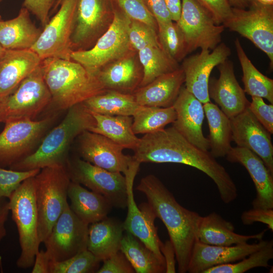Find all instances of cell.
Listing matches in <instances>:
<instances>
[{"label":"cell","mask_w":273,"mask_h":273,"mask_svg":"<svg viewBox=\"0 0 273 273\" xmlns=\"http://www.w3.org/2000/svg\"><path fill=\"white\" fill-rule=\"evenodd\" d=\"M78 136L81 157L96 166L124 175L135 161L123 153L122 147L104 135L85 130Z\"/></svg>","instance_id":"18"},{"label":"cell","mask_w":273,"mask_h":273,"mask_svg":"<svg viewBox=\"0 0 273 273\" xmlns=\"http://www.w3.org/2000/svg\"><path fill=\"white\" fill-rule=\"evenodd\" d=\"M118 7L130 20L146 24L158 30L157 23L143 0H114Z\"/></svg>","instance_id":"43"},{"label":"cell","mask_w":273,"mask_h":273,"mask_svg":"<svg viewBox=\"0 0 273 273\" xmlns=\"http://www.w3.org/2000/svg\"><path fill=\"white\" fill-rule=\"evenodd\" d=\"M158 36L163 51L178 62L189 53L184 34L176 22L157 23Z\"/></svg>","instance_id":"38"},{"label":"cell","mask_w":273,"mask_h":273,"mask_svg":"<svg viewBox=\"0 0 273 273\" xmlns=\"http://www.w3.org/2000/svg\"><path fill=\"white\" fill-rule=\"evenodd\" d=\"M38 238L43 243L64 210L70 179L66 167H46L35 176Z\"/></svg>","instance_id":"6"},{"label":"cell","mask_w":273,"mask_h":273,"mask_svg":"<svg viewBox=\"0 0 273 273\" xmlns=\"http://www.w3.org/2000/svg\"><path fill=\"white\" fill-rule=\"evenodd\" d=\"M97 273H134L135 271L124 254L120 251L103 261Z\"/></svg>","instance_id":"46"},{"label":"cell","mask_w":273,"mask_h":273,"mask_svg":"<svg viewBox=\"0 0 273 273\" xmlns=\"http://www.w3.org/2000/svg\"><path fill=\"white\" fill-rule=\"evenodd\" d=\"M160 251L165 263V272L174 273L175 269V253L173 246L170 240L162 243Z\"/></svg>","instance_id":"50"},{"label":"cell","mask_w":273,"mask_h":273,"mask_svg":"<svg viewBox=\"0 0 273 273\" xmlns=\"http://www.w3.org/2000/svg\"><path fill=\"white\" fill-rule=\"evenodd\" d=\"M241 219L244 225H251L256 222L264 223L273 231V208H252L244 211Z\"/></svg>","instance_id":"48"},{"label":"cell","mask_w":273,"mask_h":273,"mask_svg":"<svg viewBox=\"0 0 273 273\" xmlns=\"http://www.w3.org/2000/svg\"><path fill=\"white\" fill-rule=\"evenodd\" d=\"M114 0H76L71 35L72 51L92 48L114 17Z\"/></svg>","instance_id":"11"},{"label":"cell","mask_w":273,"mask_h":273,"mask_svg":"<svg viewBox=\"0 0 273 273\" xmlns=\"http://www.w3.org/2000/svg\"><path fill=\"white\" fill-rule=\"evenodd\" d=\"M66 168L71 181L103 195L113 207H127V180L122 173L107 170L80 158L68 159Z\"/></svg>","instance_id":"10"},{"label":"cell","mask_w":273,"mask_h":273,"mask_svg":"<svg viewBox=\"0 0 273 273\" xmlns=\"http://www.w3.org/2000/svg\"><path fill=\"white\" fill-rule=\"evenodd\" d=\"M207 11L217 25H223L232 16V7L228 0H195Z\"/></svg>","instance_id":"44"},{"label":"cell","mask_w":273,"mask_h":273,"mask_svg":"<svg viewBox=\"0 0 273 273\" xmlns=\"http://www.w3.org/2000/svg\"><path fill=\"white\" fill-rule=\"evenodd\" d=\"M2 0H0V3L2 2Z\"/></svg>","instance_id":"59"},{"label":"cell","mask_w":273,"mask_h":273,"mask_svg":"<svg viewBox=\"0 0 273 273\" xmlns=\"http://www.w3.org/2000/svg\"><path fill=\"white\" fill-rule=\"evenodd\" d=\"M272 258L273 241L271 240L262 248L238 262L214 266L203 273H243L255 267H267L269 261Z\"/></svg>","instance_id":"39"},{"label":"cell","mask_w":273,"mask_h":273,"mask_svg":"<svg viewBox=\"0 0 273 273\" xmlns=\"http://www.w3.org/2000/svg\"><path fill=\"white\" fill-rule=\"evenodd\" d=\"M20 119L5 122L0 133V166H11L32 153L55 119Z\"/></svg>","instance_id":"9"},{"label":"cell","mask_w":273,"mask_h":273,"mask_svg":"<svg viewBox=\"0 0 273 273\" xmlns=\"http://www.w3.org/2000/svg\"><path fill=\"white\" fill-rule=\"evenodd\" d=\"M249 9L232 8L224 27L246 37L264 52L273 64V7L251 0Z\"/></svg>","instance_id":"12"},{"label":"cell","mask_w":273,"mask_h":273,"mask_svg":"<svg viewBox=\"0 0 273 273\" xmlns=\"http://www.w3.org/2000/svg\"><path fill=\"white\" fill-rule=\"evenodd\" d=\"M225 157L228 161L243 165L252 179L256 192L253 208H273V173L262 160L251 151L238 146L232 147Z\"/></svg>","instance_id":"23"},{"label":"cell","mask_w":273,"mask_h":273,"mask_svg":"<svg viewBox=\"0 0 273 273\" xmlns=\"http://www.w3.org/2000/svg\"><path fill=\"white\" fill-rule=\"evenodd\" d=\"M170 14L171 20L177 22L181 10V0H164Z\"/></svg>","instance_id":"52"},{"label":"cell","mask_w":273,"mask_h":273,"mask_svg":"<svg viewBox=\"0 0 273 273\" xmlns=\"http://www.w3.org/2000/svg\"><path fill=\"white\" fill-rule=\"evenodd\" d=\"M51 100L40 65L0 102V122L34 119L51 104Z\"/></svg>","instance_id":"8"},{"label":"cell","mask_w":273,"mask_h":273,"mask_svg":"<svg viewBox=\"0 0 273 273\" xmlns=\"http://www.w3.org/2000/svg\"><path fill=\"white\" fill-rule=\"evenodd\" d=\"M267 242L261 239L253 244L216 246L198 241L193 248L187 272L203 273L214 266L236 262L259 250Z\"/></svg>","instance_id":"21"},{"label":"cell","mask_w":273,"mask_h":273,"mask_svg":"<svg viewBox=\"0 0 273 273\" xmlns=\"http://www.w3.org/2000/svg\"><path fill=\"white\" fill-rule=\"evenodd\" d=\"M203 108L209 127L210 153L215 158L225 157L232 147L230 118L211 102L203 104Z\"/></svg>","instance_id":"32"},{"label":"cell","mask_w":273,"mask_h":273,"mask_svg":"<svg viewBox=\"0 0 273 273\" xmlns=\"http://www.w3.org/2000/svg\"><path fill=\"white\" fill-rule=\"evenodd\" d=\"M120 250L136 273L165 272V263L138 238L126 232L123 235Z\"/></svg>","instance_id":"33"},{"label":"cell","mask_w":273,"mask_h":273,"mask_svg":"<svg viewBox=\"0 0 273 273\" xmlns=\"http://www.w3.org/2000/svg\"><path fill=\"white\" fill-rule=\"evenodd\" d=\"M157 23L172 21L164 0H143Z\"/></svg>","instance_id":"49"},{"label":"cell","mask_w":273,"mask_h":273,"mask_svg":"<svg viewBox=\"0 0 273 273\" xmlns=\"http://www.w3.org/2000/svg\"><path fill=\"white\" fill-rule=\"evenodd\" d=\"M41 62L30 49L5 50L0 58V102L11 94Z\"/></svg>","instance_id":"24"},{"label":"cell","mask_w":273,"mask_h":273,"mask_svg":"<svg viewBox=\"0 0 273 273\" xmlns=\"http://www.w3.org/2000/svg\"><path fill=\"white\" fill-rule=\"evenodd\" d=\"M62 0H57V3L55 5V6H54V8H53V10H56L57 9V8H58V7H59L61 3L62 2Z\"/></svg>","instance_id":"57"},{"label":"cell","mask_w":273,"mask_h":273,"mask_svg":"<svg viewBox=\"0 0 273 273\" xmlns=\"http://www.w3.org/2000/svg\"><path fill=\"white\" fill-rule=\"evenodd\" d=\"M30 12L22 7L15 18L0 21V44L6 50L31 49L42 30L30 17Z\"/></svg>","instance_id":"30"},{"label":"cell","mask_w":273,"mask_h":273,"mask_svg":"<svg viewBox=\"0 0 273 273\" xmlns=\"http://www.w3.org/2000/svg\"><path fill=\"white\" fill-rule=\"evenodd\" d=\"M217 67L219 77L218 79L210 78L209 97L231 118L248 107L250 102L237 80L232 62L226 60Z\"/></svg>","instance_id":"22"},{"label":"cell","mask_w":273,"mask_h":273,"mask_svg":"<svg viewBox=\"0 0 273 273\" xmlns=\"http://www.w3.org/2000/svg\"><path fill=\"white\" fill-rule=\"evenodd\" d=\"M2 18L0 16V21L2 20ZM5 51V50L2 47L1 44H0V58L2 56L3 54L4 53Z\"/></svg>","instance_id":"56"},{"label":"cell","mask_w":273,"mask_h":273,"mask_svg":"<svg viewBox=\"0 0 273 273\" xmlns=\"http://www.w3.org/2000/svg\"><path fill=\"white\" fill-rule=\"evenodd\" d=\"M10 211L8 201L6 199L0 205V242L6 236L5 222Z\"/></svg>","instance_id":"53"},{"label":"cell","mask_w":273,"mask_h":273,"mask_svg":"<svg viewBox=\"0 0 273 273\" xmlns=\"http://www.w3.org/2000/svg\"><path fill=\"white\" fill-rule=\"evenodd\" d=\"M128 38L132 49L138 52L149 46H160L158 30L144 23L130 20Z\"/></svg>","instance_id":"41"},{"label":"cell","mask_w":273,"mask_h":273,"mask_svg":"<svg viewBox=\"0 0 273 273\" xmlns=\"http://www.w3.org/2000/svg\"><path fill=\"white\" fill-rule=\"evenodd\" d=\"M88 225L72 211L67 202L43 242L51 261H63L87 249Z\"/></svg>","instance_id":"14"},{"label":"cell","mask_w":273,"mask_h":273,"mask_svg":"<svg viewBox=\"0 0 273 273\" xmlns=\"http://www.w3.org/2000/svg\"><path fill=\"white\" fill-rule=\"evenodd\" d=\"M9 199V209L17 226L21 248L16 264L19 268H28L33 265L40 244L37 233L35 176L23 181Z\"/></svg>","instance_id":"5"},{"label":"cell","mask_w":273,"mask_h":273,"mask_svg":"<svg viewBox=\"0 0 273 273\" xmlns=\"http://www.w3.org/2000/svg\"><path fill=\"white\" fill-rule=\"evenodd\" d=\"M135 52L131 51L107 64L97 73L106 89L133 94L140 87L143 70Z\"/></svg>","instance_id":"25"},{"label":"cell","mask_w":273,"mask_h":273,"mask_svg":"<svg viewBox=\"0 0 273 273\" xmlns=\"http://www.w3.org/2000/svg\"><path fill=\"white\" fill-rule=\"evenodd\" d=\"M258 2L267 5H272L273 0H257Z\"/></svg>","instance_id":"55"},{"label":"cell","mask_w":273,"mask_h":273,"mask_svg":"<svg viewBox=\"0 0 273 273\" xmlns=\"http://www.w3.org/2000/svg\"><path fill=\"white\" fill-rule=\"evenodd\" d=\"M266 230L254 235H244L235 232L233 224L213 212L201 216L199 222L197 238L198 241L208 245L231 246L247 243L251 240H260Z\"/></svg>","instance_id":"27"},{"label":"cell","mask_w":273,"mask_h":273,"mask_svg":"<svg viewBox=\"0 0 273 273\" xmlns=\"http://www.w3.org/2000/svg\"><path fill=\"white\" fill-rule=\"evenodd\" d=\"M95 125L94 117L83 103L71 107L62 121L43 138L38 148L10 169L26 171L66 167L68 150L73 140Z\"/></svg>","instance_id":"3"},{"label":"cell","mask_w":273,"mask_h":273,"mask_svg":"<svg viewBox=\"0 0 273 273\" xmlns=\"http://www.w3.org/2000/svg\"><path fill=\"white\" fill-rule=\"evenodd\" d=\"M51 259L46 250H38L36 253L32 273H49Z\"/></svg>","instance_id":"51"},{"label":"cell","mask_w":273,"mask_h":273,"mask_svg":"<svg viewBox=\"0 0 273 273\" xmlns=\"http://www.w3.org/2000/svg\"><path fill=\"white\" fill-rule=\"evenodd\" d=\"M100 262L86 249L63 261H50L49 273L96 272Z\"/></svg>","instance_id":"40"},{"label":"cell","mask_w":273,"mask_h":273,"mask_svg":"<svg viewBox=\"0 0 273 273\" xmlns=\"http://www.w3.org/2000/svg\"><path fill=\"white\" fill-rule=\"evenodd\" d=\"M41 67L51 104L57 110H68L107 90L97 74L71 59H46Z\"/></svg>","instance_id":"4"},{"label":"cell","mask_w":273,"mask_h":273,"mask_svg":"<svg viewBox=\"0 0 273 273\" xmlns=\"http://www.w3.org/2000/svg\"><path fill=\"white\" fill-rule=\"evenodd\" d=\"M90 111L106 115L132 116L140 105L133 94L107 90L82 103Z\"/></svg>","instance_id":"34"},{"label":"cell","mask_w":273,"mask_h":273,"mask_svg":"<svg viewBox=\"0 0 273 273\" xmlns=\"http://www.w3.org/2000/svg\"><path fill=\"white\" fill-rule=\"evenodd\" d=\"M72 211L84 223L90 224L106 217L113 206L103 195L89 191L70 181L67 191Z\"/></svg>","instance_id":"29"},{"label":"cell","mask_w":273,"mask_h":273,"mask_svg":"<svg viewBox=\"0 0 273 273\" xmlns=\"http://www.w3.org/2000/svg\"><path fill=\"white\" fill-rule=\"evenodd\" d=\"M176 22L189 53L197 48L212 50L221 41L224 26L216 24L209 13L195 0H181L180 15Z\"/></svg>","instance_id":"15"},{"label":"cell","mask_w":273,"mask_h":273,"mask_svg":"<svg viewBox=\"0 0 273 273\" xmlns=\"http://www.w3.org/2000/svg\"><path fill=\"white\" fill-rule=\"evenodd\" d=\"M130 22V19L115 3L114 17L108 29L92 48L85 50L72 51L70 59L97 74L107 64L133 51L128 38Z\"/></svg>","instance_id":"7"},{"label":"cell","mask_w":273,"mask_h":273,"mask_svg":"<svg viewBox=\"0 0 273 273\" xmlns=\"http://www.w3.org/2000/svg\"><path fill=\"white\" fill-rule=\"evenodd\" d=\"M5 200L6 198H0V205L2 204Z\"/></svg>","instance_id":"58"},{"label":"cell","mask_w":273,"mask_h":273,"mask_svg":"<svg viewBox=\"0 0 273 273\" xmlns=\"http://www.w3.org/2000/svg\"><path fill=\"white\" fill-rule=\"evenodd\" d=\"M133 151L132 156L140 163H179L201 171L213 180L225 204L237 197L236 184L224 166L210 152L191 143L173 126L144 134Z\"/></svg>","instance_id":"1"},{"label":"cell","mask_w":273,"mask_h":273,"mask_svg":"<svg viewBox=\"0 0 273 273\" xmlns=\"http://www.w3.org/2000/svg\"><path fill=\"white\" fill-rule=\"evenodd\" d=\"M248 108L257 120L271 134L273 133V105L267 104L263 98L251 97Z\"/></svg>","instance_id":"45"},{"label":"cell","mask_w":273,"mask_h":273,"mask_svg":"<svg viewBox=\"0 0 273 273\" xmlns=\"http://www.w3.org/2000/svg\"><path fill=\"white\" fill-rule=\"evenodd\" d=\"M57 0H24L23 8L34 15L44 27L49 21V14Z\"/></svg>","instance_id":"47"},{"label":"cell","mask_w":273,"mask_h":273,"mask_svg":"<svg viewBox=\"0 0 273 273\" xmlns=\"http://www.w3.org/2000/svg\"><path fill=\"white\" fill-rule=\"evenodd\" d=\"M235 46L242 69L245 93L251 97L266 99L272 104L273 80L262 74L253 65L238 38L235 41Z\"/></svg>","instance_id":"35"},{"label":"cell","mask_w":273,"mask_h":273,"mask_svg":"<svg viewBox=\"0 0 273 273\" xmlns=\"http://www.w3.org/2000/svg\"><path fill=\"white\" fill-rule=\"evenodd\" d=\"M184 82V73L180 67L139 87L133 94L140 106L168 107L173 105Z\"/></svg>","instance_id":"26"},{"label":"cell","mask_w":273,"mask_h":273,"mask_svg":"<svg viewBox=\"0 0 273 273\" xmlns=\"http://www.w3.org/2000/svg\"><path fill=\"white\" fill-rule=\"evenodd\" d=\"M231 54L230 49L221 42L212 52L201 50L199 54L184 59L180 68L184 73L185 87L203 104L210 102L208 84L212 70L226 61Z\"/></svg>","instance_id":"17"},{"label":"cell","mask_w":273,"mask_h":273,"mask_svg":"<svg viewBox=\"0 0 273 273\" xmlns=\"http://www.w3.org/2000/svg\"><path fill=\"white\" fill-rule=\"evenodd\" d=\"M140 165V163L134 162L124 175L127 185V213L123 222L124 229L126 232L138 238L165 263L160 251L162 242L159 239L157 228L154 223L156 216L148 203L137 206L134 200L133 185Z\"/></svg>","instance_id":"16"},{"label":"cell","mask_w":273,"mask_h":273,"mask_svg":"<svg viewBox=\"0 0 273 273\" xmlns=\"http://www.w3.org/2000/svg\"><path fill=\"white\" fill-rule=\"evenodd\" d=\"M90 112L95 120V125L89 131L106 136L124 149L134 150L136 148L140 138L132 130L131 116Z\"/></svg>","instance_id":"31"},{"label":"cell","mask_w":273,"mask_h":273,"mask_svg":"<svg viewBox=\"0 0 273 273\" xmlns=\"http://www.w3.org/2000/svg\"><path fill=\"white\" fill-rule=\"evenodd\" d=\"M123 223L106 217L89 224L87 249L98 260L103 261L120 250L124 231Z\"/></svg>","instance_id":"28"},{"label":"cell","mask_w":273,"mask_h":273,"mask_svg":"<svg viewBox=\"0 0 273 273\" xmlns=\"http://www.w3.org/2000/svg\"><path fill=\"white\" fill-rule=\"evenodd\" d=\"M230 5L235 8L244 9L248 7L251 0H228Z\"/></svg>","instance_id":"54"},{"label":"cell","mask_w":273,"mask_h":273,"mask_svg":"<svg viewBox=\"0 0 273 273\" xmlns=\"http://www.w3.org/2000/svg\"><path fill=\"white\" fill-rule=\"evenodd\" d=\"M232 141L238 147L258 155L273 173V146L271 133L257 120L248 107L230 118Z\"/></svg>","instance_id":"19"},{"label":"cell","mask_w":273,"mask_h":273,"mask_svg":"<svg viewBox=\"0 0 273 273\" xmlns=\"http://www.w3.org/2000/svg\"><path fill=\"white\" fill-rule=\"evenodd\" d=\"M40 170L19 171L0 167V198L9 199L23 181L35 176Z\"/></svg>","instance_id":"42"},{"label":"cell","mask_w":273,"mask_h":273,"mask_svg":"<svg viewBox=\"0 0 273 273\" xmlns=\"http://www.w3.org/2000/svg\"><path fill=\"white\" fill-rule=\"evenodd\" d=\"M76 2V0H62L58 11L43 27L31 48L41 60L51 58L70 60Z\"/></svg>","instance_id":"13"},{"label":"cell","mask_w":273,"mask_h":273,"mask_svg":"<svg viewBox=\"0 0 273 273\" xmlns=\"http://www.w3.org/2000/svg\"><path fill=\"white\" fill-rule=\"evenodd\" d=\"M172 106L176 119L172 126L191 143L208 151L209 142L202 130L205 115L203 104L182 86Z\"/></svg>","instance_id":"20"},{"label":"cell","mask_w":273,"mask_h":273,"mask_svg":"<svg viewBox=\"0 0 273 273\" xmlns=\"http://www.w3.org/2000/svg\"><path fill=\"white\" fill-rule=\"evenodd\" d=\"M137 53L143 70V78L140 87L149 84L162 75L180 68L178 62L169 56L160 46H147Z\"/></svg>","instance_id":"36"},{"label":"cell","mask_w":273,"mask_h":273,"mask_svg":"<svg viewBox=\"0 0 273 273\" xmlns=\"http://www.w3.org/2000/svg\"><path fill=\"white\" fill-rule=\"evenodd\" d=\"M132 128L135 134H149L161 130L176 119L173 106L157 107L140 106L132 116Z\"/></svg>","instance_id":"37"},{"label":"cell","mask_w":273,"mask_h":273,"mask_svg":"<svg viewBox=\"0 0 273 273\" xmlns=\"http://www.w3.org/2000/svg\"><path fill=\"white\" fill-rule=\"evenodd\" d=\"M136 190L146 197L156 217L165 225L175 253L179 273L188 271L201 216L181 206L173 195L155 175L143 177Z\"/></svg>","instance_id":"2"}]
</instances>
